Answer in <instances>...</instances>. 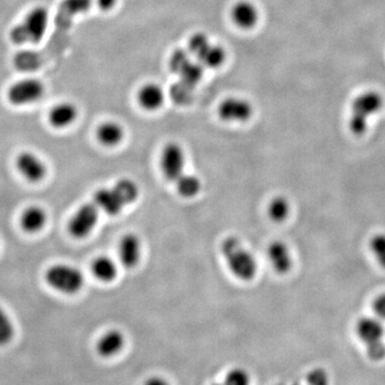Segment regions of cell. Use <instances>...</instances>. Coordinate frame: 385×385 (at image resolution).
Segmentation results:
<instances>
[{"mask_svg":"<svg viewBox=\"0 0 385 385\" xmlns=\"http://www.w3.org/2000/svg\"><path fill=\"white\" fill-rule=\"evenodd\" d=\"M139 189L131 179H121L109 189H101L94 194L92 201L100 211L109 216L120 214L126 206L139 199Z\"/></svg>","mask_w":385,"mask_h":385,"instance_id":"6da1fadb","label":"cell"},{"mask_svg":"<svg viewBox=\"0 0 385 385\" xmlns=\"http://www.w3.org/2000/svg\"><path fill=\"white\" fill-rule=\"evenodd\" d=\"M221 251L232 274L243 281L255 279L258 266L253 254L244 246L240 239L229 236L221 243Z\"/></svg>","mask_w":385,"mask_h":385,"instance_id":"7a4b0ae2","label":"cell"},{"mask_svg":"<svg viewBox=\"0 0 385 385\" xmlns=\"http://www.w3.org/2000/svg\"><path fill=\"white\" fill-rule=\"evenodd\" d=\"M49 24V13L43 6H34L21 23L11 29L10 39L14 44H38L44 38Z\"/></svg>","mask_w":385,"mask_h":385,"instance_id":"3957f363","label":"cell"},{"mask_svg":"<svg viewBox=\"0 0 385 385\" xmlns=\"http://www.w3.org/2000/svg\"><path fill=\"white\" fill-rule=\"evenodd\" d=\"M384 98L379 92L369 90L359 94L351 106V115L349 118V130L356 136L366 133L369 119L379 113L384 107Z\"/></svg>","mask_w":385,"mask_h":385,"instance_id":"277c9868","label":"cell"},{"mask_svg":"<svg viewBox=\"0 0 385 385\" xmlns=\"http://www.w3.org/2000/svg\"><path fill=\"white\" fill-rule=\"evenodd\" d=\"M356 336L366 348L367 356L373 361L385 358V330L378 317H362L356 324Z\"/></svg>","mask_w":385,"mask_h":385,"instance_id":"5b68a950","label":"cell"},{"mask_svg":"<svg viewBox=\"0 0 385 385\" xmlns=\"http://www.w3.org/2000/svg\"><path fill=\"white\" fill-rule=\"evenodd\" d=\"M44 279L49 287L66 296L79 294L85 285V277L81 271L70 264L49 266L45 272Z\"/></svg>","mask_w":385,"mask_h":385,"instance_id":"8992f818","label":"cell"},{"mask_svg":"<svg viewBox=\"0 0 385 385\" xmlns=\"http://www.w3.org/2000/svg\"><path fill=\"white\" fill-rule=\"evenodd\" d=\"M44 94V84L40 79L28 77L13 83L6 91V98L14 106H26L39 102Z\"/></svg>","mask_w":385,"mask_h":385,"instance_id":"52a82bcc","label":"cell"},{"mask_svg":"<svg viewBox=\"0 0 385 385\" xmlns=\"http://www.w3.org/2000/svg\"><path fill=\"white\" fill-rule=\"evenodd\" d=\"M163 176L167 181L176 184L186 174V152L175 141L167 144L162 150L160 160Z\"/></svg>","mask_w":385,"mask_h":385,"instance_id":"ba28073f","label":"cell"},{"mask_svg":"<svg viewBox=\"0 0 385 385\" xmlns=\"http://www.w3.org/2000/svg\"><path fill=\"white\" fill-rule=\"evenodd\" d=\"M100 216V209L94 201L83 204L69 221L68 230L73 238L81 239L89 236Z\"/></svg>","mask_w":385,"mask_h":385,"instance_id":"9c48e42d","label":"cell"},{"mask_svg":"<svg viewBox=\"0 0 385 385\" xmlns=\"http://www.w3.org/2000/svg\"><path fill=\"white\" fill-rule=\"evenodd\" d=\"M15 166L19 173L31 184L42 182L47 175L46 165L34 152H21L15 160Z\"/></svg>","mask_w":385,"mask_h":385,"instance_id":"30bf717a","label":"cell"},{"mask_svg":"<svg viewBox=\"0 0 385 385\" xmlns=\"http://www.w3.org/2000/svg\"><path fill=\"white\" fill-rule=\"evenodd\" d=\"M217 114L225 122H245L251 119L254 109L249 101L232 96L219 104Z\"/></svg>","mask_w":385,"mask_h":385,"instance_id":"8fae6325","label":"cell"},{"mask_svg":"<svg viewBox=\"0 0 385 385\" xmlns=\"http://www.w3.org/2000/svg\"><path fill=\"white\" fill-rule=\"evenodd\" d=\"M268 258L275 272L281 275L287 274L294 266L291 251L285 242L274 241L268 247Z\"/></svg>","mask_w":385,"mask_h":385,"instance_id":"7c38bea8","label":"cell"},{"mask_svg":"<svg viewBox=\"0 0 385 385\" xmlns=\"http://www.w3.org/2000/svg\"><path fill=\"white\" fill-rule=\"evenodd\" d=\"M141 258V241L136 234H129L120 241L119 259L124 268H136Z\"/></svg>","mask_w":385,"mask_h":385,"instance_id":"4fadbf2b","label":"cell"},{"mask_svg":"<svg viewBox=\"0 0 385 385\" xmlns=\"http://www.w3.org/2000/svg\"><path fill=\"white\" fill-rule=\"evenodd\" d=\"M79 117V109L71 102L56 104L49 113V124L57 130H64L72 126Z\"/></svg>","mask_w":385,"mask_h":385,"instance_id":"5bb4252c","label":"cell"},{"mask_svg":"<svg viewBox=\"0 0 385 385\" xmlns=\"http://www.w3.org/2000/svg\"><path fill=\"white\" fill-rule=\"evenodd\" d=\"M231 17L238 27L251 29L259 21V12L253 2L241 0L232 6Z\"/></svg>","mask_w":385,"mask_h":385,"instance_id":"9a60e30c","label":"cell"},{"mask_svg":"<svg viewBox=\"0 0 385 385\" xmlns=\"http://www.w3.org/2000/svg\"><path fill=\"white\" fill-rule=\"evenodd\" d=\"M47 223V213L42 206H31L23 211L19 225L27 234H38Z\"/></svg>","mask_w":385,"mask_h":385,"instance_id":"2e32d148","label":"cell"},{"mask_svg":"<svg viewBox=\"0 0 385 385\" xmlns=\"http://www.w3.org/2000/svg\"><path fill=\"white\" fill-rule=\"evenodd\" d=\"M126 339L118 330H109L100 337L96 344V351L103 358H111L121 351Z\"/></svg>","mask_w":385,"mask_h":385,"instance_id":"e0dca14e","label":"cell"},{"mask_svg":"<svg viewBox=\"0 0 385 385\" xmlns=\"http://www.w3.org/2000/svg\"><path fill=\"white\" fill-rule=\"evenodd\" d=\"M137 98L143 109L149 111H156L164 104V90L158 84H146L139 89Z\"/></svg>","mask_w":385,"mask_h":385,"instance_id":"ac0fdd59","label":"cell"},{"mask_svg":"<svg viewBox=\"0 0 385 385\" xmlns=\"http://www.w3.org/2000/svg\"><path fill=\"white\" fill-rule=\"evenodd\" d=\"M96 139L105 147H116L124 141V128L115 121L104 122L96 130Z\"/></svg>","mask_w":385,"mask_h":385,"instance_id":"d6986e66","label":"cell"},{"mask_svg":"<svg viewBox=\"0 0 385 385\" xmlns=\"http://www.w3.org/2000/svg\"><path fill=\"white\" fill-rule=\"evenodd\" d=\"M91 271L96 279L105 284L111 283L118 276L117 264L106 256H101L94 259L91 264Z\"/></svg>","mask_w":385,"mask_h":385,"instance_id":"ffe728a7","label":"cell"},{"mask_svg":"<svg viewBox=\"0 0 385 385\" xmlns=\"http://www.w3.org/2000/svg\"><path fill=\"white\" fill-rule=\"evenodd\" d=\"M291 206L285 196H275L268 206L269 217L275 223H283L289 217Z\"/></svg>","mask_w":385,"mask_h":385,"instance_id":"44dd1931","label":"cell"},{"mask_svg":"<svg viewBox=\"0 0 385 385\" xmlns=\"http://www.w3.org/2000/svg\"><path fill=\"white\" fill-rule=\"evenodd\" d=\"M199 61L208 68H219L226 60V51L219 45H209L199 56Z\"/></svg>","mask_w":385,"mask_h":385,"instance_id":"7402d4cb","label":"cell"},{"mask_svg":"<svg viewBox=\"0 0 385 385\" xmlns=\"http://www.w3.org/2000/svg\"><path fill=\"white\" fill-rule=\"evenodd\" d=\"M176 190L181 197L194 198L201 191V181L196 176L186 174L175 184Z\"/></svg>","mask_w":385,"mask_h":385,"instance_id":"603a6c76","label":"cell"},{"mask_svg":"<svg viewBox=\"0 0 385 385\" xmlns=\"http://www.w3.org/2000/svg\"><path fill=\"white\" fill-rule=\"evenodd\" d=\"M15 336V326L9 314L0 305V348L10 345Z\"/></svg>","mask_w":385,"mask_h":385,"instance_id":"cb8c5ba5","label":"cell"},{"mask_svg":"<svg viewBox=\"0 0 385 385\" xmlns=\"http://www.w3.org/2000/svg\"><path fill=\"white\" fill-rule=\"evenodd\" d=\"M369 249L376 261L385 270V234H374L369 241Z\"/></svg>","mask_w":385,"mask_h":385,"instance_id":"d4e9b609","label":"cell"},{"mask_svg":"<svg viewBox=\"0 0 385 385\" xmlns=\"http://www.w3.org/2000/svg\"><path fill=\"white\" fill-rule=\"evenodd\" d=\"M307 385H330V376L326 369H314L306 375Z\"/></svg>","mask_w":385,"mask_h":385,"instance_id":"484cf974","label":"cell"},{"mask_svg":"<svg viewBox=\"0 0 385 385\" xmlns=\"http://www.w3.org/2000/svg\"><path fill=\"white\" fill-rule=\"evenodd\" d=\"M225 385H249V376L244 369H234L226 375Z\"/></svg>","mask_w":385,"mask_h":385,"instance_id":"4316f807","label":"cell"},{"mask_svg":"<svg viewBox=\"0 0 385 385\" xmlns=\"http://www.w3.org/2000/svg\"><path fill=\"white\" fill-rule=\"evenodd\" d=\"M201 64H194L189 62L184 70L180 72V74L184 77V81L189 84V86L192 84L197 83L199 81L200 77L202 75Z\"/></svg>","mask_w":385,"mask_h":385,"instance_id":"83f0119b","label":"cell"},{"mask_svg":"<svg viewBox=\"0 0 385 385\" xmlns=\"http://www.w3.org/2000/svg\"><path fill=\"white\" fill-rule=\"evenodd\" d=\"M210 41H209L208 36L204 34H196L191 38L190 43H189V49H190L191 53L194 55L199 56L206 47L210 45Z\"/></svg>","mask_w":385,"mask_h":385,"instance_id":"f1b7e54d","label":"cell"},{"mask_svg":"<svg viewBox=\"0 0 385 385\" xmlns=\"http://www.w3.org/2000/svg\"><path fill=\"white\" fill-rule=\"evenodd\" d=\"M189 62L190 60H189L188 55L184 51H180V53H176L171 58V69L175 72L180 73Z\"/></svg>","mask_w":385,"mask_h":385,"instance_id":"f546056e","label":"cell"},{"mask_svg":"<svg viewBox=\"0 0 385 385\" xmlns=\"http://www.w3.org/2000/svg\"><path fill=\"white\" fill-rule=\"evenodd\" d=\"M371 306H373L376 317L379 318L380 320H385V294L376 296Z\"/></svg>","mask_w":385,"mask_h":385,"instance_id":"4dcf8cb0","label":"cell"},{"mask_svg":"<svg viewBox=\"0 0 385 385\" xmlns=\"http://www.w3.org/2000/svg\"><path fill=\"white\" fill-rule=\"evenodd\" d=\"M118 0H96V4L100 6L101 10H111L117 4Z\"/></svg>","mask_w":385,"mask_h":385,"instance_id":"1f68e13d","label":"cell"},{"mask_svg":"<svg viewBox=\"0 0 385 385\" xmlns=\"http://www.w3.org/2000/svg\"><path fill=\"white\" fill-rule=\"evenodd\" d=\"M145 385H169L166 380L160 377H152L146 381Z\"/></svg>","mask_w":385,"mask_h":385,"instance_id":"d6a6232c","label":"cell"},{"mask_svg":"<svg viewBox=\"0 0 385 385\" xmlns=\"http://www.w3.org/2000/svg\"><path fill=\"white\" fill-rule=\"evenodd\" d=\"M212 385H225L224 384H212Z\"/></svg>","mask_w":385,"mask_h":385,"instance_id":"836d02e7","label":"cell"},{"mask_svg":"<svg viewBox=\"0 0 385 385\" xmlns=\"http://www.w3.org/2000/svg\"><path fill=\"white\" fill-rule=\"evenodd\" d=\"M294 385H301V384H294Z\"/></svg>","mask_w":385,"mask_h":385,"instance_id":"e575fe53","label":"cell"},{"mask_svg":"<svg viewBox=\"0 0 385 385\" xmlns=\"http://www.w3.org/2000/svg\"><path fill=\"white\" fill-rule=\"evenodd\" d=\"M279 385H281V384H279Z\"/></svg>","mask_w":385,"mask_h":385,"instance_id":"d590c367","label":"cell"}]
</instances>
